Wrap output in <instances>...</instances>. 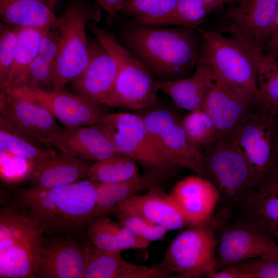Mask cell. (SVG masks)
I'll return each instance as SVG.
<instances>
[{"label": "cell", "mask_w": 278, "mask_h": 278, "mask_svg": "<svg viewBox=\"0 0 278 278\" xmlns=\"http://www.w3.org/2000/svg\"><path fill=\"white\" fill-rule=\"evenodd\" d=\"M179 0H125L119 13L130 17L135 24L152 26L168 16Z\"/></svg>", "instance_id": "36"}, {"label": "cell", "mask_w": 278, "mask_h": 278, "mask_svg": "<svg viewBox=\"0 0 278 278\" xmlns=\"http://www.w3.org/2000/svg\"><path fill=\"white\" fill-rule=\"evenodd\" d=\"M90 28L116 62L117 73L112 94V107L141 110L154 104L159 90L158 81L152 74L114 34L97 26L96 24H91Z\"/></svg>", "instance_id": "6"}, {"label": "cell", "mask_w": 278, "mask_h": 278, "mask_svg": "<svg viewBox=\"0 0 278 278\" xmlns=\"http://www.w3.org/2000/svg\"><path fill=\"white\" fill-rule=\"evenodd\" d=\"M216 9L224 3L232 4L231 0H203Z\"/></svg>", "instance_id": "43"}, {"label": "cell", "mask_w": 278, "mask_h": 278, "mask_svg": "<svg viewBox=\"0 0 278 278\" xmlns=\"http://www.w3.org/2000/svg\"><path fill=\"white\" fill-rule=\"evenodd\" d=\"M1 152L8 153L27 160L32 165L40 163L57 153L50 149H43L23 135L0 116Z\"/></svg>", "instance_id": "30"}, {"label": "cell", "mask_w": 278, "mask_h": 278, "mask_svg": "<svg viewBox=\"0 0 278 278\" xmlns=\"http://www.w3.org/2000/svg\"><path fill=\"white\" fill-rule=\"evenodd\" d=\"M107 14V23L110 26L121 10L125 0H96Z\"/></svg>", "instance_id": "40"}, {"label": "cell", "mask_w": 278, "mask_h": 278, "mask_svg": "<svg viewBox=\"0 0 278 278\" xmlns=\"http://www.w3.org/2000/svg\"><path fill=\"white\" fill-rule=\"evenodd\" d=\"M44 105L65 127L90 126L98 123L106 114L100 104L62 89H41L27 85L10 89Z\"/></svg>", "instance_id": "15"}, {"label": "cell", "mask_w": 278, "mask_h": 278, "mask_svg": "<svg viewBox=\"0 0 278 278\" xmlns=\"http://www.w3.org/2000/svg\"><path fill=\"white\" fill-rule=\"evenodd\" d=\"M0 113L23 135L43 146L58 149L63 128L42 103L13 89L1 91Z\"/></svg>", "instance_id": "12"}, {"label": "cell", "mask_w": 278, "mask_h": 278, "mask_svg": "<svg viewBox=\"0 0 278 278\" xmlns=\"http://www.w3.org/2000/svg\"><path fill=\"white\" fill-rule=\"evenodd\" d=\"M215 9L203 0H179L173 10L152 26H176L196 29Z\"/></svg>", "instance_id": "35"}, {"label": "cell", "mask_w": 278, "mask_h": 278, "mask_svg": "<svg viewBox=\"0 0 278 278\" xmlns=\"http://www.w3.org/2000/svg\"><path fill=\"white\" fill-rule=\"evenodd\" d=\"M242 206L258 223H278V173L252 193Z\"/></svg>", "instance_id": "31"}, {"label": "cell", "mask_w": 278, "mask_h": 278, "mask_svg": "<svg viewBox=\"0 0 278 278\" xmlns=\"http://www.w3.org/2000/svg\"><path fill=\"white\" fill-rule=\"evenodd\" d=\"M258 223L260 224L272 238H275L278 240V223Z\"/></svg>", "instance_id": "42"}, {"label": "cell", "mask_w": 278, "mask_h": 278, "mask_svg": "<svg viewBox=\"0 0 278 278\" xmlns=\"http://www.w3.org/2000/svg\"><path fill=\"white\" fill-rule=\"evenodd\" d=\"M169 195L192 225L210 219L221 197L210 180L196 173L179 181Z\"/></svg>", "instance_id": "18"}, {"label": "cell", "mask_w": 278, "mask_h": 278, "mask_svg": "<svg viewBox=\"0 0 278 278\" xmlns=\"http://www.w3.org/2000/svg\"><path fill=\"white\" fill-rule=\"evenodd\" d=\"M246 155L259 187L278 173V143L275 116L253 108L230 135Z\"/></svg>", "instance_id": "9"}, {"label": "cell", "mask_w": 278, "mask_h": 278, "mask_svg": "<svg viewBox=\"0 0 278 278\" xmlns=\"http://www.w3.org/2000/svg\"><path fill=\"white\" fill-rule=\"evenodd\" d=\"M214 77L210 66L198 58L194 72L185 78L158 81L159 90L166 94L178 107L189 111L203 107Z\"/></svg>", "instance_id": "23"}, {"label": "cell", "mask_w": 278, "mask_h": 278, "mask_svg": "<svg viewBox=\"0 0 278 278\" xmlns=\"http://www.w3.org/2000/svg\"><path fill=\"white\" fill-rule=\"evenodd\" d=\"M240 1V0H231V2H232V4H236Z\"/></svg>", "instance_id": "47"}, {"label": "cell", "mask_w": 278, "mask_h": 278, "mask_svg": "<svg viewBox=\"0 0 278 278\" xmlns=\"http://www.w3.org/2000/svg\"><path fill=\"white\" fill-rule=\"evenodd\" d=\"M140 174L134 160L117 153L91 165L86 178L98 183H117L131 179Z\"/></svg>", "instance_id": "33"}, {"label": "cell", "mask_w": 278, "mask_h": 278, "mask_svg": "<svg viewBox=\"0 0 278 278\" xmlns=\"http://www.w3.org/2000/svg\"><path fill=\"white\" fill-rule=\"evenodd\" d=\"M275 118L276 137H277V143H278V116L275 117Z\"/></svg>", "instance_id": "46"}, {"label": "cell", "mask_w": 278, "mask_h": 278, "mask_svg": "<svg viewBox=\"0 0 278 278\" xmlns=\"http://www.w3.org/2000/svg\"><path fill=\"white\" fill-rule=\"evenodd\" d=\"M201 38L199 57L233 91L254 103L258 91V66L263 54L218 31L197 28Z\"/></svg>", "instance_id": "4"}, {"label": "cell", "mask_w": 278, "mask_h": 278, "mask_svg": "<svg viewBox=\"0 0 278 278\" xmlns=\"http://www.w3.org/2000/svg\"><path fill=\"white\" fill-rule=\"evenodd\" d=\"M278 32V12L276 16L274 23L270 31L268 39L273 34Z\"/></svg>", "instance_id": "44"}, {"label": "cell", "mask_w": 278, "mask_h": 278, "mask_svg": "<svg viewBox=\"0 0 278 278\" xmlns=\"http://www.w3.org/2000/svg\"><path fill=\"white\" fill-rule=\"evenodd\" d=\"M85 231L87 238L94 246L108 252L143 249L149 245L134 236L119 221L115 222L106 215L90 219Z\"/></svg>", "instance_id": "25"}, {"label": "cell", "mask_w": 278, "mask_h": 278, "mask_svg": "<svg viewBox=\"0 0 278 278\" xmlns=\"http://www.w3.org/2000/svg\"><path fill=\"white\" fill-rule=\"evenodd\" d=\"M232 265L238 270L241 278H278V252Z\"/></svg>", "instance_id": "38"}, {"label": "cell", "mask_w": 278, "mask_h": 278, "mask_svg": "<svg viewBox=\"0 0 278 278\" xmlns=\"http://www.w3.org/2000/svg\"><path fill=\"white\" fill-rule=\"evenodd\" d=\"M97 185L86 178L51 188H12L13 202L49 236H75L84 231L93 218Z\"/></svg>", "instance_id": "2"}, {"label": "cell", "mask_w": 278, "mask_h": 278, "mask_svg": "<svg viewBox=\"0 0 278 278\" xmlns=\"http://www.w3.org/2000/svg\"><path fill=\"white\" fill-rule=\"evenodd\" d=\"M43 32L34 28H18L14 58L4 90L24 84L38 54Z\"/></svg>", "instance_id": "29"}, {"label": "cell", "mask_w": 278, "mask_h": 278, "mask_svg": "<svg viewBox=\"0 0 278 278\" xmlns=\"http://www.w3.org/2000/svg\"><path fill=\"white\" fill-rule=\"evenodd\" d=\"M52 9L57 0H39Z\"/></svg>", "instance_id": "45"}, {"label": "cell", "mask_w": 278, "mask_h": 278, "mask_svg": "<svg viewBox=\"0 0 278 278\" xmlns=\"http://www.w3.org/2000/svg\"><path fill=\"white\" fill-rule=\"evenodd\" d=\"M207 178L230 202L242 206L259 185L253 167L236 142L224 136L201 150Z\"/></svg>", "instance_id": "7"}, {"label": "cell", "mask_w": 278, "mask_h": 278, "mask_svg": "<svg viewBox=\"0 0 278 278\" xmlns=\"http://www.w3.org/2000/svg\"><path fill=\"white\" fill-rule=\"evenodd\" d=\"M45 239L41 254L39 277L84 278V242L73 235H55Z\"/></svg>", "instance_id": "17"}, {"label": "cell", "mask_w": 278, "mask_h": 278, "mask_svg": "<svg viewBox=\"0 0 278 278\" xmlns=\"http://www.w3.org/2000/svg\"><path fill=\"white\" fill-rule=\"evenodd\" d=\"M213 228L210 219L188 226L171 242L158 266L176 277H209L217 267Z\"/></svg>", "instance_id": "8"}, {"label": "cell", "mask_w": 278, "mask_h": 278, "mask_svg": "<svg viewBox=\"0 0 278 278\" xmlns=\"http://www.w3.org/2000/svg\"><path fill=\"white\" fill-rule=\"evenodd\" d=\"M86 265L84 278H167L170 273L158 266L137 265L125 259L121 252H111L84 241Z\"/></svg>", "instance_id": "21"}, {"label": "cell", "mask_w": 278, "mask_h": 278, "mask_svg": "<svg viewBox=\"0 0 278 278\" xmlns=\"http://www.w3.org/2000/svg\"><path fill=\"white\" fill-rule=\"evenodd\" d=\"M118 212L140 216L169 231L192 225L169 194L155 186L145 194L134 195L120 203L114 213Z\"/></svg>", "instance_id": "19"}, {"label": "cell", "mask_w": 278, "mask_h": 278, "mask_svg": "<svg viewBox=\"0 0 278 278\" xmlns=\"http://www.w3.org/2000/svg\"><path fill=\"white\" fill-rule=\"evenodd\" d=\"M278 252V244L256 221L247 220L227 226L217 249V266H226Z\"/></svg>", "instance_id": "14"}, {"label": "cell", "mask_w": 278, "mask_h": 278, "mask_svg": "<svg viewBox=\"0 0 278 278\" xmlns=\"http://www.w3.org/2000/svg\"><path fill=\"white\" fill-rule=\"evenodd\" d=\"M96 125L109 137L118 153L155 173H163L173 169L160 153L141 115L106 114Z\"/></svg>", "instance_id": "10"}, {"label": "cell", "mask_w": 278, "mask_h": 278, "mask_svg": "<svg viewBox=\"0 0 278 278\" xmlns=\"http://www.w3.org/2000/svg\"><path fill=\"white\" fill-rule=\"evenodd\" d=\"M277 12L278 0H240L223 14L219 31L262 54Z\"/></svg>", "instance_id": "13"}, {"label": "cell", "mask_w": 278, "mask_h": 278, "mask_svg": "<svg viewBox=\"0 0 278 278\" xmlns=\"http://www.w3.org/2000/svg\"><path fill=\"white\" fill-rule=\"evenodd\" d=\"M254 105V102L233 91L214 72L203 107L223 136L231 134L247 117Z\"/></svg>", "instance_id": "20"}, {"label": "cell", "mask_w": 278, "mask_h": 278, "mask_svg": "<svg viewBox=\"0 0 278 278\" xmlns=\"http://www.w3.org/2000/svg\"><path fill=\"white\" fill-rule=\"evenodd\" d=\"M58 149L65 154L96 162L118 153L109 137L96 124L63 128Z\"/></svg>", "instance_id": "22"}, {"label": "cell", "mask_w": 278, "mask_h": 278, "mask_svg": "<svg viewBox=\"0 0 278 278\" xmlns=\"http://www.w3.org/2000/svg\"><path fill=\"white\" fill-rule=\"evenodd\" d=\"M180 123L189 141L201 151L224 136L203 107L189 111Z\"/></svg>", "instance_id": "34"}, {"label": "cell", "mask_w": 278, "mask_h": 278, "mask_svg": "<svg viewBox=\"0 0 278 278\" xmlns=\"http://www.w3.org/2000/svg\"><path fill=\"white\" fill-rule=\"evenodd\" d=\"M90 166L87 160L61 152L33 166L29 178L33 186L64 185L84 179Z\"/></svg>", "instance_id": "24"}, {"label": "cell", "mask_w": 278, "mask_h": 278, "mask_svg": "<svg viewBox=\"0 0 278 278\" xmlns=\"http://www.w3.org/2000/svg\"><path fill=\"white\" fill-rule=\"evenodd\" d=\"M150 182L147 176L140 174L123 182L98 183L96 206L92 218L113 214L120 203L154 186Z\"/></svg>", "instance_id": "28"}, {"label": "cell", "mask_w": 278, "mask_h": 278, "mask_svg": "<svg viewBox=\"0 0 278 278\" xmlns=\"http://www.w3.org/2000/svg\"><path fill=\"white\" fill-rule=\"evenodd\" d=\"M90 58L82 73L71 83L72 92L103 105L112 107L117 73L116 62L98 41H89Z\"/></svg>", "instance_id": "16"}, {"label": "cell", "mask_w": 278, "mask_h": 278, "mask_svg": "<svg viewBox=\"0 0 278 278\" xmlns=\"http://www.w3.org/2000/svg\"><path fill=\"white\" fill-rule=\"evenodd\" d=\"M41 227L13 201L0 210V277H39L45 239Z\"/></svg>", "instance_id": "3"}, {"label": "cell", "mask_w": 278, "mask_h": 278, "mask_svg": "<svg viewBox=\"0 0 278 278\" xmlns=\"http://www.w3.org/2000/svg\"><path fill=\"white\" fill-rule=\"evenodd\" d=\"M264 54L278 60V32L268 39L264 46Z\"/></svg>", "instance_id": "41"}, {"label": "cell", "mask_w": 278, "mask_h": 278, "mask_svg": "<svg viewBox=\"0 0 278 278\" xmlns=\"http://www.w3.org/2000/svg\"><path fill=\"white\" fill-rule=\"evenodd\" d=\"M123 45L158 81L185 78L194 71L201 45L195 29L135 24L125 28Z\"/></svg>", "instance_id": "1"}, {"label": "cell", "mask_w": 278, "mask_h": 278, "mask_svg": "<svg viewBox=\"0 0 278 278\" xmlns=\"http://www.w3.org/2000/svg\"><path fill=\"white\" fill-rule=\"evenodd\" d=\"M0 16L9 26L43 31L56 27L58 21L52 9L39 0H0Z\"/></svg>", "instance_id": "26"}, {"label": "cell", "mask_w": 278, "mask_h": 278, "mask_svg": "<svg viewBox=\"0 0 278 278\" xmlns=\"http://www.w3.org/2000/svg\"><path fill=\"white\" fill-rule=\"evenodd\" d=\"M59 34L56 28L43 32L38 54L22 85L52 90L55 80L58 50Z\"/></svg>", "instance_id": "27"}, {"label": "cell", "mask_w": 278, "mask_h": 278, "mask_svg": "<svg viewBox=\"0 0 278 278\" xmlns=\"http://www.w3.org/2000/svg\"><path fill=\"white\" fill-rule=\"evenodd\" d=\"M18 38V28L3 22L0 25V89L4 90L13 64Z\"/></svg>", "instance_id": "39"}, {"label": "cell", "mask_w": 278, "mask_h": 278, "mask_svg": "<svg viewBox=\"0 0 278 278\" xmlns=\"http://www.w3.org/2000/svg\"><path fill=\"white\" fill-rule=\"evenodd\" d=\"M89 0H68L64 12L58 18V50L53 89L64 88L77 78L90 58L86 28L101 18L102 9Z\"/></svg>", "instance_id": "5"}, {"label": "cell", "mask_w": 278, "mask_h": 278, "mask_svg": "<svg viewBox=\"0 0 278 278\" xmlns=\"http://www.w3.org/2000/svg\"><path fill=\"white\" fill-rule=\"evenodd\" d=\"M113 214L132 234L149 244L163 239L169 231L165 228L135 214L126 212Z\"/></svg>", "instance_id": "37"}, {"label": "cell", "mask_w": 278, "mask_h": 278, "mask_svg": "<svg viewBox=\"0 0 278 278\" xmlns=\"http://www.w3.org/2000/svg\"><path fill=\"white\" fill-rule=\"evenodd\" d=\"M258 91L254 104L278 116V60L264 54L258 66Z\"/></svg>", "instance_id": "32"}, {"label": "cell", "mask_w": 278, "mask_h": 278, "mask_svg": "<svg viewBox=\"0 0 278 278\" xmlns=\"http://www.w3.org/2000/svg\"><path fill=\"white\" fill-rule=\"evenodd\" d=\"M160 153L172 168H185L207 178L201 150L189 141L171 111L155 108L141 115Z\"/></svg>", "instance_id": "11"}]
</instances>
